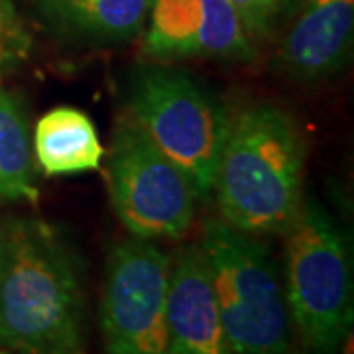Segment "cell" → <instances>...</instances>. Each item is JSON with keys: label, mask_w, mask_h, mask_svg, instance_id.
I'll return each mask as SVG.
<instances>
[{"label": "cell", "mask_w": 354, "mask_h": 354, "mask_svg": "<svg viewBox=\"0 0 354 354\" xmlns=\"http://www.w3.org/2000/svg\"><path fill=\"white\" fill-rule=\"evenodd\" d=\"M87 301L81 260L46 221L0 223V346L16 354H83Z\"/></svg>", "instance_id": "6da1fadb"}, {"label": "cell", "mask_w": 354, "mask_h": 354, "mask_svg": "<svg viewBox=\"0 0 354 354\" xmlns=\"http://www.w3.org/2000/svg\"><path fill=\"white\" fill-rule=\"evenodd\" d=\"M307 142L276 104L230 116L213 189L221 221L252 236L286 234L304 205Z\"/></svg>", "instance_id": "7a4b0ae2"}, {"label": "cell", "mask_w": 354, "mask_h": 354, "mask_svg": "<svg viewBox=\"0 0 354 354\" xmlns=\"http://www.w3.org/2000/svg\"><path fill=\"white\" fill-rule=\"evenodd\" d=\"M216 295L228 354H290L291 321L272 248L207 218L199 239Z\"/></svg>", "instance_id": "3957f363"}, {"label": "cell", "mask_w": 354, "mask_h": 354, "mask_svg": "<svg viewBox=\"0 0 354 354\" xmlns=\"http://www.w3.org/2000/svg\"><path fill=\"white\" fill-rule=\"evenodd\" d=\"M288 234L286 304L307 354H339L353 327V258L346 234L307 197Z\"/></svg>", "instance_id": "277c9868"}, {"label": "cell", "mask_w": 354, "mask_h": 354, "mask_svg": "<svg viewBox=\"0 0 354 354\" xmlns=\"http://www.w3.org/2000/svg\"><path fill=\"white\" fill-rule=\"evenodd\" d=\"M128 109L153 144L191 177L199 197H209L230 122L215 93L185 71L152 65L132 79Z\"/></svg>", "instance_id": "5b68a950"}, {"label": "cell", "mask_w": 354, "mask_h": 354, "mask_svg": "<svg viewBox=\"0 0 354 354\" xmlns=\"http://www.w3.org/2000/svg\"><path fill=\"white\" fill-rule=\"evenodd\" d=\"M106 183L114 213L134 239H181L195 221L201 197L191 177L130 114L114 128Z\"/></svg>", "instance_id": "8992f818"}, {"label": "cell", "mask_w": 354, "mask_h": 354, "mask_svg": "<svg viewBox=\"0 0 354 354\" xmlns=\"http://www.w3.org/2000/svg\"><path fill=\"white\" fill-rule=\"evenodd\" d=\"M169 264L152 241L132 236L114 246L99 313L104 354H167Z\"/></svg>", "instance_id": "52a82bcc"}, {"label": "cell", "mask_w": 354, "mask_h": 354, "mask_svg": "<svg viewBox=\"0 0 354 354\" xmlns=\"http://www.w3.org/2000/svg\"><path fill=\"white\" fill-rule=\"evenodd\" d=\"M142 51L156 62L207 57L250 64L256 41L228 0H153Z\"/></svg>", "instance_id": "ba28073f"}, {"label": "cell", "mask_w": 354, "mask_h": 354, "mask_svg": "<svg viewBox=\"0 0 354 354\" xmlns=\"http://www.w3.org/2000/svg\"><path fill=\"white\" fill-rule=\"evenodd\" d=\"M286 24L274 53L279 75L317 83L351 64L354 0H299Z\"/></svg>", "instance_id": "9c48e42d"}, {"label": "cell", "mask_w": 354, "mask_h": 354, "mask_svg": "<svg viewBox=\"0 0 354 354\" xmlns=\"http://www.w3.org/2000/svg\"><path fill=\"white\" fill-rule=\"evenodd\" d=\"M167 354H228L218 304L199 244H189L169 264Z\"/></svg>", "instance_id": "30bf717a"}, {"label": "cell", "mask_w": 354, "mask_h": 354, "mask_svg": "<svg viewBox=\"0 0 354 354\" xmlns=\"http://www.w3.org/2000/svg\"><path fill=\"white\" fill-rule=\"evenodd\" d=\"M153 0H36L46 24L65 36L120 44L140 36Z\"/></svg>", "instance_id": "8fae6325"}, {"label": "cell", "mask_w": 354, "mask_h": 354, "mask_svg": "<svg viewBox=\"0 0 354 354\" xmlns=\"http://www.w3.org/2000/svg\"><path fill=\"white\" fill-rule=\"evenodd\" d=\"M32 144L36 164L50 177L99 169L104 156L97 127L73 106H57L44 114Z\"/></svg>", "instance_id": "7c38bea8"}, {"label": "cell", "mask_w": 354, "mask_h": 354, "mask_svg": "<svg viewBox=\"0 0 354 354\" xmlns=\"http://www.w3.org/2000/svg\"><path fill=\"white\" fill-rule=\"evenodd\" d=\"M36 156L20 99L0 88V203L36 201Z\"/></svg>", "instance_id": "4fadbf2b"}, {"label": "cell", "mask_w": 354, "mask_h": 354, "mask_svg": "<svg viewBox=\"0 0 354 354\" xmlns=\"http://www.w3.org/2000/svg\"><path fill=\"white\" fill-rule=\"evenodd\" d=\"M254 41L272 39L288 22L299 0H228Z\"/></svg>", "instance_id": "5bb4252c"}, {"label": "cell", "mask_w": 354, "mask_h": 354, "mask_svg": "<svg viewBox=\"0 0 354 354\" xmlns=\"http://www.w3.org/2000/svg\"><path fill=\"white\" fill-rule=\"evenodd\" d=\"M32 36L10 0H0V79L8 77L30 57Z\"/></svg>", "instance_id": "9a60e30c"}, {"label": "cell", "mask_w": 354, "mask_h": 354, "mask_svg": "<svg viewBox=\"0 0 354 354\" xmlns=\"http://www.w3.org/2000/svg\"><path fill=\"white\" fill-rule=\"evenodd\" d=\"M0 354H10V353H6V351H0Z\"/></svg>", "instance_id": "2e32d148"}]
</instances>
